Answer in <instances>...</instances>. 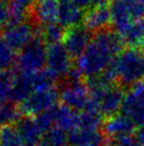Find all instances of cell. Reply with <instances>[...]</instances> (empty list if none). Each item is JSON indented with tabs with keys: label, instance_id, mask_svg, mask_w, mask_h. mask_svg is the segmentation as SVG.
<instances>
[{
	"label": "cell",
	"instance_id": "31",
	"mask_svg": "<svg viewBox=\"0 0 144 146\" xmlns=\"http://www.w3.org/2000/svg\"><path fill=\"white\" fill-rule=\"evenodd\" d=\"M136 137L139 140V142L142 145H144V122L141 125H139V128L137 129V132H136Z\"/></svg>",
	"mask_w": 144,
	"mask_h": 146
},
{
	"label": "cell",
	"instance_id": "34",
	"mask_svg": "<svg viewBox=\"0 0 144 146\" xmlns=\"http://www.w3.org/2000/svg\"><path fill=\"white\" fill-rule=\"evenodd\" d=\"M112 1H113V0H112Z\"/></svg>",
	"mask_w": 144,
	"mask_h": 146
},
{
	"label": "cell",
	"instance_id": "23",
	"mask_svg": "<svg viewBox=\"0 0 144 146\" xmlns=\"http://www.w3.org/2000/svg\"><path fill=\"white\" fill-rule=\"evenodd\" d=\"M19 107L14 102H7L0 107V128L16 125L21 118Z\"/></svg>",
	"mask_w": 144,
	"mask_h": 146
},
{
	"label": "cell",
	"instance_id": "26",
	"mask_svg": "<svg viewBox=\"0 0 144 146\" xmlns=\"http://www.w3.org/2000/svg\"><path fill=\"white\" fill-rule=\"evenodd\" d=\"M16 51H14L10 45L0 35V72L8 70L16 61Z\"/></svg>",
	"mask_w": 144,
	"mask_h": 146
},
{
	"label": "cell",
	"instance_id": "24",
	"mask_svg": "<svg viewBox=\"0 0 144 146\" xmlns=\"http://www.w3.org/2000/svg\"><path fill=\"white\" fill-rule=\"evenodd\" d=\"M15 75L14 72L9 69L0 72V107L11 100Z\"/></svg>",
	"mask_w": 144,
	"mask_h": 146
},
{
	"label": "cell",
	"instance_id": "28",
	"mask_svg": "<svg viewBox=\"0 0 144 146\" xmlns=\"http://www.w3.org/2000/svg\"><path fill=\"white\" fill-rule=\"evenodd\" d=\"M10 24V3L8 0H0V31L8 27Z\"/></svg>",
	"mask_w": 144,
	"mask_h": 146
},
{
	"label": "cell",
	"instance_id": "8",
	"mask_svg": "<svg viewBox=\"0 0 144 146\" xmlns=\"http://www.w3.org/2000/svg\"><path fill=\"white\" fill-rule=\"evenodd\" d=\"M47 69L55 79H67L73 68L72 57L63 43L49 45L47 48Z\"/></svg>",
	"mask_w": 144,
	"mask_h": 146
},
{
	"label": "cell",
	"instance_id": "15",
	"mask_svg": "<svg viewBox=\"0 0 144 146\" xmlns=\"http://www.w3.org/2000/svg\"><path fill=\"white\" fill-rule=\"evenodd\" d=\"M84 15V10L73 0H60L58 23L65 29L80 26L81 23H83Z\"/></svg>",
	"mask_w": 144,
	"mask_h": 146
},
{
	"label": "cell",
	"instance_id": "6",
	"mask_svg": "<svg viewBox=\"0 0 144 146\" xmlns=\"http://www.w3.org/2000/svg\"><path fill=\"white\" fill-rule=\"evenodd\" d=\"M2 36L14 51H19L37 36H40V28L28 21L9 24L2 31Z\"/></svg>",
	"mask_w": 144,
	"mask_h": 146
},
{
	"label": "cell",
	"instance_id": "11",
	"mask_svg": "<svg viewBox=\"0 0 144 146\" xmlns=\"http://www.w3.org/2000/svg\"><path fill=\"white\" fill-rule=\"evenodd\" d=\"M124 97V88L120 84H113L105 90L96 99H91L99 106L102 115L109 117L118 113V111L122 108Z\"/></svg>",
	"mask_w": 144,
	"mask_h": 146
},
{
	"label": "cell",
	"instance_id": "14",
	"mask_svg": "<svg viewBox=\"0 0 144 146\" xmlns=\"http://www.w3.org/2000/svg\"><path fill=\"white\" fill-rule=\"evenodd\" d=\"M33 17L39 25L58 23V8L60 0H36L32 7Z\"/></svg>",
	"mask_w": 144,
	"mask_h": 146
},
{
	"label": "cell",
	"instance_id": "12",
	"mask_svg": "<svg viewBox=\"0 0 144 146\" xmlns=\"http://www.w3.org/2000/svg\"><path fill=\"white\" fill-rule=\"evenodd\" d=\"M91 38V32L88 31L84 26H75L66 29L65 36L63 38V45L72 58L77 59L87 48Z\"/></svg>",
	"mask_w": 144,
	"mask_h": 146
},
{
	"label": "cell",
	"instance_id": "3",
	"mask_svg": "<svg viewBox=\"0 0 144 146\" xmlns=\"http://www.w3.org/2000/svg\"><path fill=\"white\" fill-rule=\"evenodd\" d=\"M46 43L40 36H37L26 47L19 50L16 56V65L19 73L35 74L43 70L47 64Z\"/></svg>",
	"mask_w": 144,
	"mask_h": 146
},
{
	"label": "cell",
	"instance_id": "22",
	"mask_svg": "<svg viewBox=\"0 0 144 146\" xmlns=\"http://www.w3.org/2000/svg\"><path fill=\"white\" fill-rule=\"evenodd\" d=\"M66 30L60 23H53V24L44 26V28H40V37L44 42L48 45L58 44L63 42Z\"/></svg>",
	"mask_w": 144,
	"mask_h": 146
},
{
	"label": "cell",
	"instance_id": "18",
	"mask_svg": "<svg viewBox=\"0 0 144 146\" xmlns=\"http://www.w3.org/2000/svg\"><path fill=\"white\" fill-rule=\"evenodd\" d=\"M124 45L134 48H141L144 45V21H132L117 29Z\"/></svg>",
	"mask_w": 144,
	"mask_h": 146
},
{
	"label": "cell",
	"instance_id": "29",
	"mask_svg": "<svg viewBox=\"0 0 144 146\" xmlns=\"http://www.w3.org/2000/svg\"><path fill=\"white\" fill-rule=\"evenodd\" d=\"M80 8H82L83 10H89V9L96 7L98 4H101L105 2V0H73Z\"/></svg>",
	"mask_w": 144,
	"mask_h": 146
},
{
	"label": "cell",
	"instance_id": "13",
	"mask_svg": "<svg viewBox=\"0 0 144 146\" xmlns=\"http://www.w3.org/2000/svg\"><path fill=\"white\" fill-rule=\"evenodd\" d=\"M83 24L85 28L92 33L108 29L109 25L112 24L110 7L106 2H103L87 10L84 15Z\"/></svg>",
	"mask_w": 144,
	"mask_h": 146
},
{
	"label": "cell",
	"instance_id": "30",
	"mask_svg": "<svg viewBox=\"0 0 144 146\" xmlns=\"http://www.w3.org/2000/svg\"><path fill=\"white\" fill-rule=\"evenodd\" d=\"M36 0H12L11 2H14V3L16 4H19L21 7H24V8H31L33 4L35 3Z\"/></svg>",
	"mask_w": 144,
	"mask_h": 146
},
{
	"label": "cell",
	"instance_id": "2",
	"mask_svg": "<svg viewBox=\"0 0 144 146\" xmlns=\"http://www.w3.org/2000/svg\"><path fill=\"white\" fill-rule=\"evenodd\" d=\"M117 79V83L123 88L144 81V50L128 48L122 50L107 67Z\"/></svg>",
	"mask_w": 144,
	"mask_h": 146
},
{
	"label": "cell",
	"instance_id": "20",
	"mask_svg": "<svg viewBox=\"0 0 144 146\" xmlns=\"http://www.w3.org/2000/svg\"><path fill=\"white\" fill-rule=\"evenodd\" d=\"M35 91L33 74L19 73L15 75L14 84H13L11 102L21 104Z\"/></svg>",
	"mask_w": 144,
	"mask_h": 146
},
{
	"label": "cell",
	"instance_id": "21",
	"mask_svg": "<svg viewBox=\"0 0 144 146\" xmlns=\"http://www.w3.org/2000/svg\"><path fill=\"white\" fill-rule=\"evenodd\" d=\"M103 115L99 111H83L80 113L79 127L84 130H102Z\"/></svg>",
	"mask_w": 144,
	"mask_h": 146
},
{
	"label": "cell",
	"instance_id": "4",
	"mask_svg": "<svg viewBox=\"0 0 144 146\" xmlns=\"http://www.w3.org/2000/svg\"><path fill=\"white\" fill-rule=\"evenodd\" d=\"M57 100H60V90L53 86L33 92L18 107L22 115L35 117L57 105Z\"/></svg>",
	"mask_w": 144,
	"mask_h": 146
},
{
	"label": "cell",
	"instance_id": "19",
	"mask_svg": "<svg viewBox=\"0 0 144 146\" xmlns=\"http://www.w3.org/2000/svg\"><path fill=\"white\" fill-rule=\"evenodd\" d=\"M54 113V124L55 127L70 133L79 127L80 113L75 110L70 109L65 105H56L53 107Z\"/></svg>",
	"mask_w": 144,
	"mask_h": 146
},
{
	"label": "cell",
	"instance_id": "33",
	"mask_svg": "<svg viewBox=\"0 0 144 146\" xmlns=\"http://www.w3.org/2000/svg\"><path fill=\"white\" fill-rule=\"evenodd\" d=\"M143 50H144V45H143Z\"/></svg>",
	"mask_w": 144,
	"mask_h": 146
},
{
	"label": "cell",
	"instance_id": "5",
	"mask_svg": "<svg viewBox=\"0 0 144 146\" xmlns=\"http://www.w3.org/2000/svg\"><path fill=\"white\" fill-rule=\"evenodd\" d=\"M109 7L116 29L132 21H144V0H113Z\"/></svg>",
	"mask_w": 144,
	"mask_h": 146
},
{
	"label": "cell",
	"instance_id": "16",
	"mask_svg": "<svg viewBox=\"0 0 144 146\" xmlns=\"http://www.w3.org/2000/svg\"><path fill=\"white\" fill-rule=\"evenodd\" d=\"M69 146H104L107 139L102 130H84L76 128L68 133Z\"/></svg>",
	"mask_w": 144,
	"mask_h": 146
},
{
	"label": "cell",
	"instance_id": "27",
	"mask_svg": "<svg viewBox=\"0 0 144 146\" xmlns=\"http://www.w3.org/2000/svg\"><path fill=\"white\" fill-rule=\"evenodd\" d=\"M43 142L47 146H69L67 132L54 127L45 134Z\"/></svg>",
	"mask_w": 144,
	"mask_h": 146
},
{
	"label": "cell",
	"instance_id": "1",
	"mask_svg": "<svg viewBox=\"0 0 144 146\" xmlns=\"http://www.w3.org/2000/svg\"><path fill=\"white\" fill-rule=\"evenodd\" d=\"M123 45L118 32L109 28L94 33L87 48L76 59L75 67L83 77L101 75L123 50Z\"/></svg>",
	"mask_w": 144,
	"mask_h": 146
},
{
	"label": "cell",
	"instance_id": "25",
	"mask_svg": "<svg viewBox=\"0 0 144 146\" xmlns=\"http://www.w3.org/2000/svg\"><path fill=\"white\" fill-rule=\"evenodd\" d=\"M0 146H24L19 132L14 125L0 128Z\"/></svg>",
	"mask_w": 144,
	"mask_h": 146
},
{
	"label": "cell",
	"instance_id": "32",
	"mask_svg": "<svg viewBox=\"0 0 144 146\" xmlns=\"http://www.w3.org/2000/svg\"><path fill=\"white\" fill-rule=\"evenodd\" d=\"M104 146H113V145H112V143L110 142V141H108V140H107V141H106V143H105Z\"/></svg>",
	"mask_w": 144,
	"mask_h": 146
},
{
	"label": "cell",
	"instance_id": "10",
	"mask_svg": "<svg viewBox=\"0 0 144 146\" xmlns=\"http://www.w3.org/2000/svg\"><path fill=\"white\" fill-rule=\"evenodd\" d=\"M102 132L108 141H115L117 139L134 135L137 132L136 124L132 118L123 113H117L105 118Z\"/></svg>",
	"mask_w": 144,
	"mask_h": 146
},
{
	"label": "cell",
	"instance_id": "7",
	"mask_svg": "<svg viewBox=\"0 0 144 146\" xmlns=\"http://www.w3.org/2000/svg\"><path fill=\"white\" fill-rule=\"evenodd\" d=\"M62 104L75 111H85L88 108L91 96L87 84L80 81H67L60 90Z\"/></svg>",
	"mask_w": 144,
	"mask_h": 146
},
{
	"label": "cell",
	"instance_id": "17",
	"mask_svg": "<svg viewBox=\"0 0 144 146\" xmlns=\"http://www.w3.org/2000/svg\"><path fill=\"white\" fill-rule=\"evenodd\" d=\"M15 126L19 132L24 146H36L41 142L44 133L38 127L34 117L30 116L21 117Z\"/></svg>",
	"mask_w": 144,
	"mask_h": 146
},
{
	"label": "cell",
	"instance_id": "9",
	"mask_svg": "<svg viewBox=\"0 0 144 146\" xmlns=\"http://www.w3.org/2000/svg\"><path fill=\"white\" fill-rule=\"evenodd\" d=\"M121 110L136 125H141L144 122V81L132 85L125 93Z\"/></svg>",
	"mask_w": 144,
	"mask_h": 146
}]
</instances>
